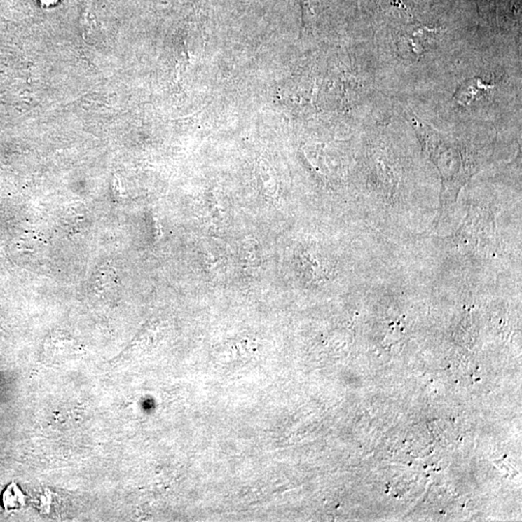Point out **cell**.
<instances>
[{"instance_id":"6da1fadb","label":"cell","mask_w":522,"mask_h":522,"mask_svg":"<svg viewBox=\"0 0 522 522\" xmlns=\"http://www.w3.org/2000/svg\"><path fill=\"white\" fill-rule=\"evenodd\" d=\"M410 121L423 149L441 175L439 215L441 217L450 215L455 211L460 191L477 172L478 165L472 150L458 137L438 132L416 117H412Z\"/></svg>"},{"instance_id":"7a4b0ae2","label":"cell","mask_w":522,"mask_h":522,"mask_svg":"<svg viewBox=\"0 0 522 522\" xmlns=\"http://www.w3.org/2000/svg\"><path fill=\"white\" fill-rule=\"evenodd\" d=\"M493 88L494 85H486L481 78H468L458 86L454 98L458 104L462 106H469L471 103L480 98L483 93Z\"/></svg>"},{"instance_id":"3957f363","label":"cell","mask_w":522,"mask_h":522,"mask_svg":"<svg viewBox=\"0 0 522 522\" xmlns=\"http://www.w3.org/2000/svg\"><path fill=\"white\" fill-rule=\"evenodd\" d=\"M261 249L254 238H246L240 247L241 261L246 268H256L261 264Z\"/></svg>"},{"instance_id":"277c9868","label":"cell","mask_w":522,"mask_h":522,"mask_svg":"<svg viewBox=\"0 0 522 522\" xmlns=\"http://www.w3.org/2000/svg\"><path fill=\"white\" fill-rule=\"evenodd\" d=\"M25 497L22 490L18 488L15 483L7 486L6 490L2 493V504L5 510H20L25 506Z\"/></svg>"},{"instance_id":"5b68a950","label":"cell","mask_w":522,"mask_h":522,"mask_svg":"<svg viewBox=\"0 0 522 522\" xmlns=\"http://www.w3.org/2000/svg\"><path fill=\"white\" fill-rule=\"evenodd\" d=\"M259 175L262 181V191L271 200H277V184L272 175L268 165L261 163L259 167Z\"/></svg>"},{"instance_id":"8992f818","label":"cell","mask_w":522,"mask_h":522,"mask_svg":"<svg viewBox=\"0 0 522 522\" xmlns=\"http://www.w3.org/2000/svg\"><path fill=\"white\" fill-rule=\"evenodd\" d=\"M41 4L44 5L46 7H50L53 6V5L57 4L58 2L60 1V0H40Z\"/></svg>"}]
</instances>
